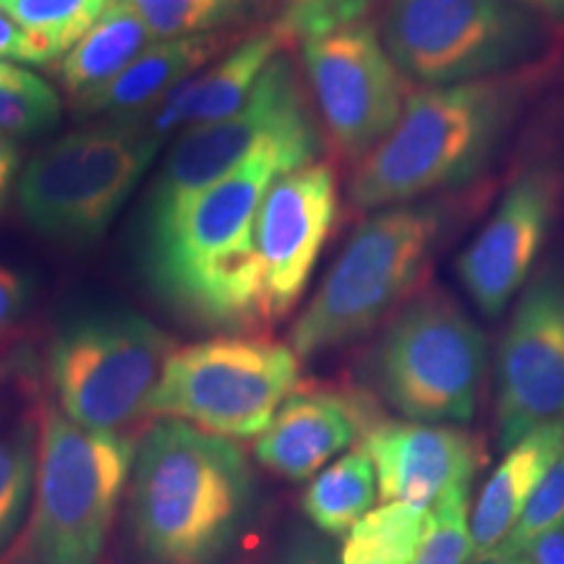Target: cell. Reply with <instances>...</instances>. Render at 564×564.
<instances>
[{"mask_svg": "<svg viewBox=\"0 0 564 564\" xmlns=\"http://www.w3.org/2000/svg\"><path fill=\"white\" fill-rule=\"evenodd\" d=\"M525 9H531L535 17H541L546 24L564 26V0H518Z\"/></svg>", "mask_w": 564, "mask_h": 564, "instance_id": "d590c367", "label": "cell"}, {"mask_svg": "<svg viewBox=\"0 0 564 564\" xmlns=\"http://www.w3.org/2000/svg\"><path fill=\"white\" fill-rule=\"evenodd\" d=\"M141 118L100 121L51 141L19 175L24 220L47 241L89 246L108 232L158 158Z\"/></svg>", "mask_w": 564, "mask_h": 564, "instance_id": "8992f818", "label": "cell"}, {"mask_svg": "<svg viewBox=\"0 0 564 564\" xmlns=\"http://www.w3.org/2000/svg\"><path fill=\"white\" fill-rule=\"evenodd\" d=\"M278 564H343L340 552H335L333 544H327L324 539L316 535L299 533L291 544L285 546V552L280 554Z\"/></svg>", "mask_w": 564, "mask_h": 564, "instance_id": "d6a6232c", "label": "cell"}, {"mask_svg": "<svg viewBox=\"0 0 564 564\" xmlns=\"http://www.w3.org/2000/svg\"><path fill=\"white\" fill-rule=\"evenodd\" d=\"M564 523V449L556 457L552 468L546 470L544 481L535 486L533 497L528 499L523 514H520L518 525L507 535V541L499 549L494 564L512 562L525 554V549L533 544L539 535L554 531L556 525Z\"/></svg>", "mask_w": 564, "mask_h": 564, "instance_id": "f546056e", "label": "cell"}, {"mask_svg": "<svg viewBox=\"0 0 564 564\" xmlns=\"http://www.w3.org/2000/svg\"><path fill=\"white\" fill-rule=\"evenodd\" d=\"M131 9L154 42L217 34L243 19L253 0H116Z\"/></svg>", "mask_w": 564, "mask_h": 564, "instance_id": "4316f807", "label": "cell"}, {"mask_svg": "<svg viewBox=\"0 0 564 564\" xmlns=\"http://www.w3.org/2000/svg\"><path fill=\"white\" fill-rule=\"evenodd\" d=\"M154 42L144 21L110 0L97 24L61 58L58 82L70 97H84L116 79Z\"/></svg>", "mask_w": 564, "mask_h": 564, "instance_id": "7402d4cb", "label": "cell"}, {"mask_svg": "<svg viewBox=\"0 0 564 564\" xmlns=\"http://www.w3.org/2000/svg\"><path fill=\"white\" fill-rule=\"evenodd\" d=\"M379 421L364 394L335 387H295L257 436L253 457L274 476L306 481L364 440Z\"/></svg>", "mask_w": 564, "mask_h": 564, "instance_id": "e0dca14e", "label": "cell"}, {"mask_svg": "<svg viewBox=\"0 0 564 564\" xmlns=\"http://www.w3.org/2000/svg\"><path fill=\"white\" fill-rule=\"evenodd\" d=\"M486 335L442 288L413 293L387 319L373 352L382 398L408 421L468 423L476 413Z\"/></svg>", "mask_w": 564, "mask_h": 564, "instance_id": "8fae6325", "label": "cell"}, {"mask_svg": "<svg viewBox=\"0 0 564 564\" xmlns=\"http://www.w3.org/2000/svg\"><path fill=\"white\" fill-rule=\"evenodd\" d=\"M274 144L322 152V126L291 55L280 51L241 108L186 129L154 175L139 215V238L165 228L196 196Z\"/></svg>", "mask_w": 564, "mask_h": 564, "instance_id": "9c48e42d", "label": "cell"}, {"mask_svg": "<svg viewBox=\"0 0 564 564\" xmlns=\"http://www.w3.org/2000/svg\"><path fill=\"white\" fill-rule=\"evenodd\" d=\"M301 66L316 116L337 152L361 162L394 129L408 102V79L371 21L301 42Z\"/></svg>", "mask_w": 564, "mask_h": 564, "instance_id": "7c38bea8", "label": "cell"}, {"mask_svg": "<svg viewBox=\"0 0 564 564\" xmlns=\"http://www.w3.org/2000/svg\"><path fill=\"white\" fill-rule=\"evenodd\" d=\"M301 358L288 343L220 335L167 356L147 415L183 421L223 440H257L295 392Z\"/></svg>", "mask_w": 564, "mask_h": 564, "instance_id": "30bf717a", "label": "cell"}, {"mask_svg": "<svg viewBox=\"0 0 564 564\" xmlns=\"http://www.w3.org/2000/svg\"><path fill=\"white\" fill-rule=\"evenodd\" d=\"M379 34L408 82L449 87L525 70L546 21L518 0H379Z\"/></svg>", "mask_w": 564, "mask_h": 564, "instance_id": "ba28073f", "label": "cell"}, {"mask_svg": "<svg viewBox=\"0 0 564 564\" xmlns=\"http://www.w3.org/2000/svg\"><path fill=\"white\" fill-rule=\"evenodd\" d=\"M523 76L413 91L394 129L358 162L350 202L377 212L476 181L518 121L528 95Z\"/></svg>", "mask_w": 564, "mask_h": 564, "instance_id": "3957f363", "label": "cell"}, {"mask_svg": "<svg viewBox=\"0 0 564 564\" xmlns=\"http://www.w3.org/2000/svg\"><path fill=\"white\" fill-rule=\"evenodd\" d=\"M562 199V175L533 165L510 183L484 228L457 257L463 291L489 319L502 316L539 264Z\"/></svg>", "mask_w": 564, "mask_h": 564, "instance_id": "5bb4252c", "label": "cell"}, {"mask_svg": "<svg viewBox=\"0 0 564 564\" xmlns=\"http://www.w3.org/2000/svg\"><path fill=\"white\" fill-rule=\"evenodd\" d=\"M564 421V262L531 274L514 301L497 352L499 442Z\"/></svg>", "mask_w": 564, "mask_h": 564, "instance_id": "4fadbf2b", "label": "cell"}, {"mask_svg": "<svg viewBox=\"0 0 564 564\" xmlns=\"http://www.w3.org/2000/svg\"><path fill=\"white\" fill-rule=\"evenodd\" d=\"M32 301V282L0 264V340H6L24 319Z\"/></svg>", "mask_w": 564, "mask_h": 564, "instance_id": "4dcf8cb0", "label": "cell"}, {"mask_svg": "<svg viewBox=\"0 0 564 564\" xmlns=\"http://www.w3.org/2000/svg\"><path fill=\"white\" fill-rule=\"evenodd\" d=\"M384 502L432 507L455 486H470L484 447L453 423L379 421L361 440Z\"/></svg>", "mask_w": 564, "mask_h": 564, "instance_id": "2e32d148", "label": "cell"}, {"mask_svg": "<svg viewBox=\"0 0 564 564\" xmlns=\"http://www.w3.org/2000/svg\"><path fill=\"white\" fill-rule=\"evenodd\" d=\"M0 61L21 63V66H45V53L34 45V40L26 34L11 17L0 11Z\"/></svg>", "mask_w": 564, "mask_h": 564, "instance_id": "1f68e13d", "label": "cell"}, {"mask_svg": "<svg viewBox=\"0 0 564 564\" xmlns=\"http://www.w3.org/2000/svg\"><path fill=\"white\" fill-rule=\"evenodd\" d=\"M429 525V507L384 502L350 528L343 564H411Z\"/></svg>", "mask_w": 564, "mask_h": 564, "instance_id": "cb8c5ba5", "label": "cell"}, {"mask_svg": "<svg viewBox=\"0 0 564 564\" xmlns=\"http://www.w3.org/2000/svg\"><path fill=\"white\" fill-rule=\"evenodd\" d=\"M518 560L528 564H564V523L556 525L554 531L539 535Z\"/></svg>", "mask_w": 564, "mask_h": 564, "instance_id": "836d02e7", "label": "cell"}, {"mask_svg": "<svg viewBox=\"0 0 564 564\" xmlns=\"http://www.w3.org/2000/svg\"><path fill=\"white\" fill-rule=\"evenodd\" d=\"M110 0H0L11 17L45 53L47 63L63 58L87 34Z\"/></svg>", "mask_w": 564, "mask_h": 564, "instance_id": "d4e9b609", "label": "cell"}, {"mask_svg": "<svg viewBox=\"0 0 564 564\" xmlns=\"http://www.w3.org/2000/svg\"><path fill=\"white\" fill-rule=\"evenodd\" d=\"M470 541V486H455L429 507V525L411 564H465Z\"/></svg>", "mask_w": 564, "mask_h": 564, "instance_id": "f1b7e54d", "label": "cell"}, {"mask_svg": "<svg viewBox=\"0 0 564 564\" xmlns=\"http://www.w3.org/2000/svg\"><path fill=\"white\" fill-rule=\"evenodd\" d=\"M253 507V470L236 442L160 419L133 453L126 539L133 564H223Z\"/></svg>", "mask_w": 564, "mask_h": 564, "instance_id": "7a4b0ae2", "label": "cell"}, {"mask_svg": "<svg viewBox=\"0 0 564 564\" xmlns=\"http://www.w3.org/2000/svg\"><path fill=\"white\" fill-rule=\"evenodd\" d=\"M13 183H19V150L17 141L0 133V207L9 199Z\"/></svg>", "mask_w": 564, "mask_h": 564, "instance_id": "e575fe53", "label": "cell"}, {"mask_svg": "<svg viewBox=\"0 0 564 564\" xmlns=\"http://www.w3.org/2000/svg\"><path fill=\"white\" fill-rule=\"evenodd\" d=\"M502 564H528V562H523V560H512V562H502Z\"/></svg>", "mask_w": 564, "mask_h": 564, "instance_id": "8d00e7d4", "label": "cell"}, {"mask_svg": "<svg viewBox=\"0 0 564 564\" xmlns=\"http://www.w3.org/2000/svg\"><path fill=\"white\" fill-rule=\"evenodd\" d=\"M377 502V470L364 447L350 449L314 476L303 494V512L324 535L348 531Z\"/></svg>", "mask_w": 564, "mask_h": 564, "instance_id": "603a6c76", "label": "cell"}, {"mask_svg": "<svg viewBox=\"0 0 564 564\" xmlns=\"http://www.w3.org/2000/svg\"><path fill=\"white\" fill-rule=\"evenodd\" d=\"M225 47H228L225 32L152 42L116 79L89 95L76 97V116L105 118V121L144 116L178 84L199 74Z\"/></svg>", "mask_w": 564, "mask_h": 564, "instance_id": "ffe728a7", "label": "cell"}, {"mask_svg": "<svg viewBox=\"0 0 564 564\" xmlns=\"http://www.w3.org/2000/svg\"><path fill=\"white\" fill-rule=\"evenodd\" d=\"M280 51H285V42L270 26L249 34L207 70L178 84L150 112L139 116L141 123L160 144H165L175 131L223 121L249 100L259 76Z\"/></svg>", "mask_w": 564, "mask_h": 564, "instance_id": "d6986e66", "label": "cell"}, {"mask_svg": "<svg viewBox=\"0 0 564 564\" xmlns=\"http://www.w3.org/2000/svg\"><path fill=\"white\" fill-rule=\"evenodd\" d=\"M175 350L158 324L126 306H82L66 314L47 345L53 403L91 432L126 434Z\"/></svg>", "mask_w": 564, "mask_h": 564, "instance_id": "52a82bcc", "label": "cell"}, {"mask_svg": "<svg viewBox=\"0 0 564 564\" xmlns=\"http://www.w3.org/2000/svg\"><path fill=\"white\" fill-rule=\"evenodd\" d=\"M337 178L324 162L278 175L257 212V253L272 324L306 293L337 220Z\"/></svg>", "mask_w": 564, "mask_h": 564, "instance_id": "9a60e30c", "label": "cell"}, {"mask_svg": "<svg viewBox=\"0 0 564 564\" xmlns=\"http://www.w3.org/2000/svg\"><path fill=\"white\" fill-rule=\"evenodd\" d=\"M40 369L30 345L0 356V560L24 525L37 478L47 405Z\"/></svg>", "mask_w": 564, "mask_h": 564, "instance_id": "ac0fdd59", "label": "cell"}, {"mask_svg": "<svg viewBox=\"0 0 564 564\" xmlns=\"http://www.w3.org/2000/svg\"><path fill=\"white\" fill-rule=\"evenodd\" d=\"M61 121V95L21 63L0 61V133L11 139L42 137Z\"/></svg>", "mask_w": 564, "mask_h": 564, "instance_id": "484cf974", "label": "cell"}, {"mask_svg": "<svg viewBox=\"0 0 564 564\" xmlns=\"http://www.w3.org/2000/svg\"><path fill=\"white\" fill-rule=\"evenodd\" d=\"M379 0H272L270 30L285 42H306L369 21Z\"/></svg>", "mask_w": 564, "mask_h": 564, "instance_id": "83f0119b", "label": "cell"}, {"mask_svg": "<svg viewBox=\"0 0 564 564\" xmlns=\"http://www.w3.org/2000/svg\"><path fill=\"white\" fill-rule=\"evenodd\" d=\"M447 228L436 202L377 209L352 230L340 257L291 329L299 358H314L369 335L419 288Z\"/></svg>", "mask_w": 564, "mask_h": 564, "instance_id": "5b68a950", "label": "cell"}, {"mask_svg": "<svg viewBox=\"0 0 564 564\" xmlns=\"http://www.w3.org/2000/svg\"><path fill=\"white\" fill-rule=\"evenodd\" d=\"M319 152L274 144L225 175L165 228L139 238L147 288L178 319L212 333L243 335L270 327L257 212L278 175L316 162Z\"/></svg>", "mask_w": 564, "mask_h": 564, "instance_id": "6da1fadb", "label": "cell"}, {"mask_svg": "<svg viewBox=\"0 0 564 564\" xmlns=\"http://www.w3.org/2000/svg\"><path fill=\"white\" fill-rule=\"evenodd\" d=\"M133 453L129 434L91 432L47 400L30 512L0 564H100Z\"/></svg>", "mask_w": 564, "mask_h": 564, "instance_id": "277c9868", "label": "cell"}, {"mask_svg": "<svg viewBox=\"0 0 564 564\" xmlns=\"http://www.w3.org/2000/svg\"><path fill=\"white\" fill-rule=\"evenodd\" d=\"M564 449V421L546 423L525 434L507 449L505 460L484 484L476 512L470 518V541H474V564L497 560L499 549L518 525L535 486L544 481L546 470Z\"/></svg>", "mask_w": 564, "mask_h": 564, "instance_id": "44dd1931", "label": "cell"}]
</instances>
